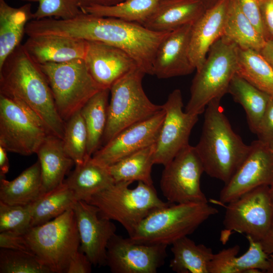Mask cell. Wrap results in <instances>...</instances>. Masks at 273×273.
Listing matches in <instances>:
<instances>
[{"label":"cell","instance_id":"6da1fadb","mask_svg":"<svg viewBox=\"0 0 273 273\" xmlns=\"http://www.w3.org/2000/svg\"><path fill=\"white\" fill-rule=\"evenodd\" d=\"M0 95L36 115L50 133L63 139L65 122L58 112L45 74L23 44L0 67Z\"/></svg>","mask_w":273,"mask_h":273},{"label":"cell","instance_id":"7a4b0ae2","mask_svg":"<svg viewBox=\"0 0 273 273\" xmlns=\"http://www.w3.org/2000/svg\"><path fill=\"white\" fill-rule=\"evenodd\" d=\"M168 33L154 31L137 23L83 12L64 20L61 24L63 36L118 48L130 55L146 74L152 75L157 48Z\"/></svg>","mask_w":273,"mask_h":273},{"label":"cell","instance_id":"3957f363","mask_svg":"<svg viewBox=\"0 0 273 273\" xmlns=\"http://www.w3.org/2000/svg\"><path fill=\"white\" fill-rule=\"evenodd\" d=\"M220 103L214 100L207 106L201 134L195 147L204 172L225 184L244 161L251 146L233 129Z\"/></svg>","mask_w":273,"mask_h":273},{"label":"cell","instance_id":"277c9868","mask_svg":"<svg viewBox=\"0 0 273 273\" xmlns=\"http://www.w3.org/2000/svg\"><path fill=\"white\" fill-rule=\"evenodd\" d=\"M218 212L208 203H170L149 214L129 237L138 243L172 245Z\"/></svg>","mask_w":273,"mask_h":273},{"label":"cell","instance_id":"5b68a950","mask_svg":"<svg viewBox=\"0 0 273 273\" xmlns=\"http://www.w3.org/2000/svg\"><path fill=\"white\" fill-rule=\"evenodd\" d=\"M238 69V46L222 36L210 48L196 70L185 111L200 115L212 101H221Z\"/></svg>","mask_w":273,"mask_h":273},{"label":"cell","instance_id":"8992f818","mask_svg":"<svg viewBox=\"0 0 273 273\" xmlns=\"http://www.w3.org/2000/svg\"><path fill=\"white\" fill-rule=\"evenodd\" d=\"M115 183L93 196L87 203L96 206L100 215L120 223L131 236L143 220L153 211L170 204L161 200L153 185L139 181Z\"/></svg>","mask_w":273,"mask_h":273},{"label":"cell","instance_id":"52a82bcc","mask_svg":"<svg viewBox=\"0 0 273 273\" xmlns=\"http://www.w3.org/2000/svg\"><path fill=\"white\" fill-rule=\"evenodd\" d=\"M146 74L139 67L116 80L110 87L104 145L126 128L145 120L162 109L145 94L142 80Z\"/></svg>","mask_w":273,"mask_h":273},{"label":"cell","instance_id":"ba28073f","mask_svg":"<svg viewBox=\"0 0 273 273\" xmlns=\"http://www.w3.org/2000/svg\"><path fill=\"white\" fill-rule=\"evenodd\" d=\"M24 236L33 253L52 273H65L70 260L80 249L72 208L48 222L31 227Z\"/></svg>","mask_w":273,"mask_h":273},{"label":"cell","instance_id":"9c48e42d","mask_svg":"<svg viewBox=\"0 0 273 273\" xmlns=\"http://www.w3.org/2000/svg\"><path fill=\"white\" fill-rule=\"evenodd\" d=\"M39 65L48 81L58 112L65 122L103 88L93 78L83 59Z\"/></svg>","mask_w":273,"mask_h":273},{"label":"cell","instance_id":"30bf717a","mask_svg":"<svg viewBox=\"0 0 273 273\" xmlns=\"http://www.w3.org/2000/svg\"><path fill=\"white\" fill-rule=\"evenodd\" d=\"M49 134L36 115L0 95V146L28 156L36 153Z\"/></svg>","mask_w":273,"mask_h":273},{"label":"cell","instance_id":"8fae6325","mask_svg":"<svg viewBox=\"0 0 273 273\" xmlns=\"http://www.w3.org/2000/svg\"><path fill=\"white\" fill-rule=\"evenodd\" d=\"M164 166L160 187L168 202L208 203L200 185L204 169L195 146L188 145Z\"/></svg>","mask_w":273,"mask_h":273},{"label":"cell","instance_id":"7c38bea8","mask_svg":"<svg viewBox=\"0 0 273 273\" xmlns=\"http://www.w3.org/2000/svg\"><path fill=\"white\" fill-rule=\"evenodd\" d=\"M269 189V186L258 187L228 203L223 220L225 232L243 233L260 241L273 220Z\"/></svg>","mask_w":273,"mask_h":273},{"label":"cell","instance_id":"4fadbf2b","mask_svg":"<svg viewBox=\"0 0 273 273\" xmlns=\"http://www.w3.org/2000/svg\"><path fill=\"white\" fill-rule=\"evenodd\" d=\"M162 106L165 116L155 143L154 161L165 166L190 145V136L199 115L183 110L181 92L177 88L170 93Z\"/></svg>","mask_w":273,"mask_h":273},{"label":"cell","instance_id":"5bb4252c","mask_svg":"<svg viewBox=\"0 0 273 273\" xmlns=\"http://www.w3.org/2000/svg\"><path fill=\"white\" fill-rule=\"evenodd\" d=\"M167 247L138 243L115 234L107 245L106 265L113 273H156L165 263Z\"/></svg>","mask_w":273,"mask_h":273},{"label":"cell","instance_id":"9a60e30c","mask_svg":"<svg viewBox=\"0 0 273 273\" xmlns=\"http://www.w3.org/2000/svg\"><path fill=\"white\" fill-rule=\"evenodd\" d=\"M246 158L219 195L221 204H228L250 191L273 183V152L268 144L253 141Z\"/></svg>","mask_w":273,"mask_h":273},{"label":"cell","instance_id":"2e32d148","mask_svg":"<svg viewBox=\"0 0 273 273\" xmlns=\"http://www.w3.org/2000/svg\"><path fill=\"white\" fill-rule=\"evenodd\" d=\"M162 109L151 117L120 132L92 155L96 162L108 167L156 142L164 120Z\"/></svg>","mask_w":273,"mask_h":273},{"label":"cell","instance_id":"e0dca14e","mask_svg":"<svg viewBox=\"0 0 273 273\" xmlns=\"http://www.w3.org/2000/svg\"><path fill=\"white\" fill-rule=\"evenodd\" d=\"M80 238V250L94 266L106 265L107 247L116 234V227L103 218L95 206L77 200L72 208Z\"/></svg>","mask_w":273,"mask_h":273},{"label":"cell","instance_id":"ac0fdd59","mask_svg":"<svg viewBox=\"0 0 273 273\" xmlns=\"http://www.w3.org/2000/svg\"><path fill=\"white\" fill-rule=\"evenodd\" d=\"M193 24L186 25L169 32L161 40L153 60V75L166 79L187 75L196 70L189 56Z\"/></svg>","mask_w":273,"mask_h":273},{"label":"cell","instance_id":"d6986e66","mask_svg":"<svg viewBox=\"0 0 273 273\" xmlns=\"http://www.w3.org/2000/svg\"><path fill=\"white\" fill-rule=\"evenodd\" d=\"M87 42L84 60L93 78L103 88H110L116 80L139 67L130 55L118 48L97 41Z\"/></svg>","mask_w":273,"mask_h":273},{"label":"cell","instance_id":"ffe728a7","mask_svg":"<svg viewBox=\"0 0 273 273\" xmlns=\"http://www.w3.org/2000/svg\"><path fill=\"white\" fill-rule=\"evenodd\" d=\"M230 2L218 0L192 25L189 56L196 70L203 64L211 47L223 35Z\"/></svg>","mask_w":273,"mask_h":273},{"label":"cell","instance_id":"44dd1931","mask_svg":"<svg viewBox=\"0 0 273 273\" xmlns=\"http://www.w3.org/2000/svg\"><path fill=\"white\" fill-rule=\"evenodd\" d=\"M23 46L33 60L42 64L84 59L87 42L69 37L43 35L29 36Z\"/></svg>","mask_w":273,"mask_h":273},{"label":"cell","instance_id":"7402d4cb","mask_svg":"<svg viewBox=\"0 0 273 273\" xmlns=\"http://www.w3.org/2000/svg\"><path fill=\"white\" fill-rule=\"evenodd\" d=\"M206 9L201 0H160L143 25L154 31L169 32L194 24Z\"/></svg>","mask_w":273,"mask_h":273},{"label":"cell","instance_id":"603a6c76","mask_svg":"<svg viewBox=\"0 0 273 273\" xmlns=\"http://www.w3.org/2000/svg\"><path fill=\"white\" fill-rule=\"evenodd\" d=\"M40 165L43 194L62 185L64 177L74 164L66 153L62 139L47 135L36 153Z\"/></svg>","mask_w":273,"mask_h":273},{"label":"cell","instance_id":"cb8c5ba5","mask_svg":"<svg viewBox=\"0 0 273 273\" xmlns=\"http://www.w3.org/2000/svg\"><path fill=\"white\" fill-rule=\"evenodd\" d=\"M64 183L73 191L77 200L88 202L95 195L115 183L108 167L94 161L91 157L75 169Z\"/></svg>","mask_w":273,"mask_h":273},{"label":"cell","instance_id":"d4e9b609","mask_svg":"<svg viewBox=\"0 0 273 273\" xmlns=\"http://www.w3.org/2000/svg\"><path fill=\"white\" fill-rule=\"evenodd\" d=\"M33 19L31 5L19 8L0 0V67L8 56L21 43L27 23Z\"/></svg>","mask_w":273,"mask_h":273},{"label":"cell","instance_id":"484cf974","mask_svg":"<svg viewBox=\"0 0 273 273\" xmlns=\"http://www.w3.org/2000/svg\"><path fill=\"white\" fill-rule=\"evenodd\" d=\"M43 194L40 163L25 169L12 180L0 177V201L10 205L32 203Z\"/></svg>","mask_w":273,"mask_h":273},{"label":"cell","instance_id":"4316f807","mask_svg":"<svg viewBox=\"0 0 273 273\" xmlns=\"http://www.w3.org/2000/svg\"><path fill=\"white\" fill-rule=\"evenodd\" d=\"M173 258L169 267L177 273H209L210 262L213 256L211 248L204 244H196L187 237L172 245Z\"/></svg>","mask_w":273,"mask_h":273},{"label":"cell","instance_id":"83f0119b","mask_svg":"<svg viewBox=\"0 0 273 273\" xmlns=\"http://www.w3.org/2000/svg\"><path fill=\"white\" fill-rule=\"evenodd\" d=\"M228 93L243 108L249 128L255 134L270 97L237 74L230 82Z\"/></svg>","mask_w":273,"mask_h":273},{"label":"cell","instance_id":"f1b7e54d","mask_svg":"<svg viewBox=\"0 0 273 273\" xmlns=\"http://www.w3.org/2000/svg\"><path fill=\"white\" fill-rule=\"evenodd\" d=\"M223 36L238 48L259 52L265 39L241 11L236 0H230Z\"/></svg>","mask_w":273,"mask_h":273},{"label":"cell","instance_id":"f546056e","mask_svg":"<svg viewBox=\"0 0 273 273\" xmlns=\"http://www.w3.org/2000/svg\"><path fill=\"white\" fill-rule=\"evenodd\" d=\"M155 143L134 152L108 166L115 183L141 181L153 185L151 176Z\"/></svg>","mask_w":273,"mask_h":273},{"label":"cell","instance_id":"4dcf8cb0","mask_svg":"<svg viewBox=\"0 0 273 273\" xmlns=\"http://www.w3.org/2000/svg\"><path fill=\"white\" fill-rule=\"evenodd\" d=\"M110 88H103L80 110L87 133V158L98 150L106 128Z\"/></svg>","mask_w":273,"mask_h":273},{"label":"cell","instance_id":"1f68e13d","mask_svg":"<svg viewBox=\"0 0 273 273\" xmlns=\"http://www.w3.org/2000/svg\"><path fill=\"white\" fill-rule=\"evenodd\" d=\"M237 74L273 99V69L258 51L238 47Z\"/></svg>","mask_w":273,"mask_h":273},{"label":"cell","instance_id":"d6a6232c","mask_svg":"<svg viewBox=\"0 0 273 273\" xmlns=\"http://www.w3.org/2000/svg\"><path fill=\"white\" fill-rule=\"evenodd\" d=\"M77 201L73 191L64 183L42 194L32 203L31 227L40 225L73 208Z\"/></svg>","mask_w":273,"mask_h":273},{"label":"cell","instance_id":"836d02e7","mask_svg":"<svg viewBox=\"0 0 273 273\" xmlns=\"http://www.w3.org/2000/svg\"><path fill=\"white\" fill-rule=\"evenodd\" d=\"M160 0H124L111 6H93L80 9L93 15L118 18L143 25L155 10Z\"/></svg>","mask_w":273,"mask_h":273},{"label":"cell","instance_id":"e575fe53","mask_svg":"<svg viewBox=\"0 0 273 273\" xmlns=\"http://www.w3.org/2000/svg\"><path fill=\"white\" fill-rule=\"evenodd\" d=\"M64 150L75 165L82 164L87 158V133L80 111L65 122L62 139Z\"/></svg>","mask_w":273,"mask_h":273},{"label":"cell","instance_id":"d590c367","mask_svg":"<svg viewBox=\"0 0 273 273\" xmlns=\"http://www.w3.org/2000/svg\"><path fill=\"white\" fill-rule=\"evenodd\" d=\"M0 272L52 273V271L33 254L1 248Z\"/></svg>","mask_w":273,"mask_h":273},{"label":"cell","instance_id":"8d00e7d4","mask_svg":"<svg viewBox=\"0 0 273 273\" xmlns=\"http://www.w3.org/2000/svg\"><path fill=\"white\" fill-rule=\"evenodd\" d=\"M32 208V203L10 205L0 201V232L24 234L31 228Z\"/></svg>","mask_w":273,"mask_h":273},{"label":"cell","instance_id":"74e56055","mask_svg":"<svg viewBox=\"0 0 273 273\" xmlns=\"http://www.w3.org/2000/svg\"><path fill=\"white\" fill-rule=\"evenodd\" d=\"M38 3L32 20L47 18L58 19L72 18L82 12L76 0H20Z\"/></svg>","mask_w":273,"mask_h":273},{"label":"cell","instance_id":"f35d334b","mask_svg":"<svg viewBox=\"0 0 273 273\" xmlns=\"http://www.w3.org/2000/svg\"><path fill=\"white\" fill-rule=\"evenodd\" d=\"M246 238L249 248L243 254L237 257L235 273L266 272L269 266V255L263 250L259 241L250 236Z\"/></svg>","mask_w":273,"mask_h":273},{"label":"cell","instance_id":"ab89813d","mask_svg":"<svg viewBox=\"0 0 273 273\" xmlns=\"http://www.w3.org/2000/svg\"><path fill=\"white\" fill-rule=\"evenodd\" d=\"M239 251L240 246L236 245L214 254L210 262L209 273H235V263Z\"/></svg>","mask_w":273,"mask_h":273},{"label":"cell","instance_id":"60d3db41","mask_svg":"<svg viewBox=\"0 0 273 273\" xmlns=\"http://www.w3.org/2000/svg\"><path fill=\"white\" fill-rule=\"evenodd\" d=\"M0 233L1 248L21 251L33 254L24 234L12 231H4Z\"/></svg>","mask_w":273,"mask_h":273},{"label":"cell","instance_id":"b9f144b4","mask_svg":"<svg viewBox=\"0 0 273 273\" xmlns=\"http://www.w3.org/2000/svg\"><path fill=\"white\" fill-rule=\"evenodd\" d=\"M255 134L258 140L264 143L273 141V99L271 98H269Z\"/></svg>","mask_w":273,"mask_h":273},{"label":"cell","instance_id":"7bdbcfd3","mask_svg":"<svg viewBox=\"0 0 273 273\" xmlns=\"http://www.w3.org/2000/svg\"><path fill=\"white\" fill-rule=\"evenodd\" d=\"M236 1L243 13L263 36L260 11V0Z\"/></svg>","mask_w":273,"mask_h":273},{"label":"cell","instance_id":"ee69618b","mask_svg":"<svg viewBox=\"0 0 273 273\" xmlns=\"http://www.w3.org/2000/svg\"><path fill=\"white\" fill-rule=\"evenodd\" d=\"M260 11L263 37L273 39V0H260Z\"/></svg>","mask_w":273,"mask_h":273},{"label":"cell","instance_id":"f6af8a7d","mask_svg":"<svg viewBox=\"0 0 273 273\" xmlns=\"http://www.w3.org/2000/svg\"><path fill=\"white\" fill-rule=\"evenodd\" d=\"M92 263L80 249L70 260L65 273H90Z\"/></svg>","mask_w":273,"mask_h":273},{"label":"cell","instance_id":"bcb514c9","mask_svg":"<svg viewBox=\"0 0 273 273\" xmlns=\"http://www.w3.org/2000/svg\"><path fill=\"white\" fill-rule=\"evenodd\" d=\"M80 9L93 6H111L117 5L124 0H76Z\"/></svg>","mask_w":273,"mask_h":273},{"label":"cell","instance_id":"7dc6e473","mask_svg":"<svg viewBox=\"0 0 273 273\" xmlns=\"http://www.w3.org/2000/svg\"><path fill=\"white\" fill-rule=\"evenodd\" d=\"M259 242L265 252L273 256V220L266 234Z\"/></svg>","mask_w":273,"mask_h":273},{"label":"cell","instance_id":"c3c4849f","mask_svg":"<svg viewBox=\"0 0 273 273\" xmlns=\"http://www.w3.org/2000/svg\"><path fill=\"white\" fill-rule=\"evenodd\" d=\"M259 52L273 69V39L266 40Z\"/></svg>","mask_w":273,"mask_h":273},{"label":"cell","instance_id":"681fc988","mask_svg":"<svg viewBox=\"0 0 273 273\" xmlns=\"http://www.w3.org/2000/svg\"><path fill=\"white\" fill-rule=\"evenodd\" d=\"M7 151L0 146V177H5V175L9 170V162L7 153Z\"/></svg>","mask_w":273,"mask_h":273},{"label":"cell","instance_id":"f907efd6","mask_svg":"<svg viewBox=\"0 0 273 273\" xmlns=\"http://www.w3.org/2000/svg\"><path fill=\"white\" fill-rule=\"evenodd\" d=\"M205 5L206 9L214 5L218 0H201Z\"/></svg>","mask_w":273,"mask_h":273},{"label":"cell","instance_id":"816d5d0a","mask_svg":"<svg viewBox=\"0 0 273 273\" xmlns=\"http://www.w3.org/2000/svg\"><path fill=\"white\" fill-rule=\"evenodd\" d=\"M266 272L267 273H273V257L269 258V266Z\"/></svg>","mask_w":273,"mask_h":273},{"label":"cell","instance_id":"f5cc1de1","mask_svg":"<svg viewBox=\"0 0 273 273\" xmlns=\"http://www.w3.org/2000/svg\"><path fill=\"white\" fill-rule=\"evenodd\" d=\"M269 192L271 202L273 207V183L269 186Z\"/></svg>","mask_w":273,"mask_h":273},{"label":"cell","instance_id":"db71d44e","mask_svg":"<svg viewBox=\"0 0 273 273\" xmlns=\"http://www.w3.org/2000/svg\"><path fill=\"white\" fill-rule=\"evenodd\" d=\"M268 144V146L271 149V150L273 152V141L269 142L267 143Z\"/></svg>","mask_w":273,"mask_h":273}]
</instances>
